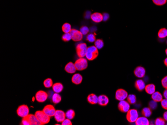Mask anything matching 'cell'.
<instances>
[{
	"label": "cell",
	"mask_w": 167,
	"mask_h": 125,
	"mask_svg": "<svg viewBox=\"0 0 167 125\" xmlns=\"http://www.w3.org/2000/svg\"><path fill=\"white\" fill-rule=\"evenodd\" d=\"M23 118L27 121L28 125H42L35 115L29 114Z\"/></svg>",
	"instance_id": "obj_6"
},
{
	"label": "cell",
	"mask_w": 167,
	"mask_h": 125,
	"mask_svg": "<svg viewBox=\"0 0 167 125\" xmlns=\"http://www.w3.org/2000/svg\"><path fill=\"white\" fill-rule=\"evenodd\" d=\"M56 109L53 105L51 104L47 105L43 108V111L47 115L50 116V117H52L54 116V115L56 112Z\"/></svg>",
	"instance_id": "obj_13"
},
{
	"label": "cell",
	"mask_w": 167,
	"mask_h": 125,
	"mask_svg": "<svg viewBox=\"0 0 167 125\" xmlns=\"http://www.w3.org/2000/svg\"><path fill=\"white\" fill-rule=\"evenodd\" d=\"M127 101L130 104H135L137 102L136 95L134 94L128 95L127 97Z\"/></svg>",
	"instance_id": "obj_30"
},
{
	"label": "cell",
	"mask_w": 167,
	"mask_h": 125,
	"mask_svg": "<svg viewBox=\"0 0 167 125\" xmlns=\"http://www.w3.org/2000/svg\"><path fill=\"white\" fill-rule=\"evenodd\" d=\"M128 96V94L127 91L123 89H119L116 92V99L119 101L125 100L126 99H127Z\"/></svg>",
	"instance_id": "obj_8"
},
{
	"label": "cell",
	"mask_w": 167,
	"mask_h": 125,
	"mask_svg": "<svg viewBox=\"0 0 167 125\" xmlns=\"http://www.w3.org/2000/svg\"><path fill=\"white\" fill-rule=\"evenodd\" d=\"M62 39L64 41H69L72 39L71 35L70 33H65L62 37Z\"/></svg>",
	"instance_id": "obj_34"
},
{
	"label": "cell",
	"mask_w": 167,
	"mask_h": 125,
	"mask_svg": "<svg viewBox=\"0 0 167 125\" xmlns=\"http://www.w3.org/2000/svg\"><path fill=\"white\" fill-rule=\"evenodd\" d=\"M155 124L156 125H166V120L162 118H157L155 121Z\"/></svg>",
	"instance_id": "obj_33"
},
{
	"label": "cell",
	"mask_w": 167,
	"mask_h": 125,
	"mask_svg": "<svg viewBox=\"0 0 167 125\" xmlns=\"http://www.w3.org/2000/svg\"><path fill=\"white\" fill-rule=\"evenodd\" d=\"M163 96L165 97V98L167 99V89H165V91H164Z\"/></svg>",
	"instance_id": "obj_44"
},
{
	"label": "cell",
	"mask_w": 167,
	"mask_h": 125,
	"mask_svg": "<svg viewBox=\"0 0 167 125\" xmlns=\"http://www.w3.org/2000/svg\"><path fill=\"white\" fill-rule=\"evenodd\" d=\"M134 75L138 78H142L145 76L146 74V70L145 68L142 66H138L135 69L134 71Z\"/></svg>",
	"instance_id": "obj_14"
},
{
	"label": "cell",
	"mask_w": 167,
	"mask_h": 125,
	"mask_svg": "<svg viewBox=\"0 0 167 125\" xmlns=\"http://www.w3.org/2000/svg\"><path fill=\"white\" fill-rule=\"evenodd\" d=\"M103 15V21H107L109 17V15L107 13H105Z\"/></svg>",
	"instance_id": "obj_42"
},
{
	"label": "cell",
	"mask_w": 167,
	"mask_h": 125,
	"mask_svg": "<svg viewBox=\"0 0 167 125\" xmlns=\"http://www.w3.org/2000/svg\"><path fill=\"white\" fill-rule=\"evenodd\" d=\"M35 115L42 125H45L50 122V116L47 115L43 111H37L35 112Z\"/></svg>",
	"instance_id": "obj_3"
},
{
	"label": "cell",
	"mask_w": 167,
	"mask_h": 125,
	"mask_svg": "<svg viewBox=\"0 0 167 125\" xmlns=\"http://www.w3.org/2000/svg\"><path fill=\"white\" fill-rule=\"evenodd\" d=\"M66 118L69 119H73L75 117V112L72 109H69L66 112Z\"/></svg>",
	"instance_id": "obj_29"
},
{
	"label": "cell",
	"mask_w": 167,
	"mask_h": 125,
	"mask_svg": "<svg viewBox=\"0 0 167 125\" xmlns=\"http://www.w3.org/2000/svg\"><path fill=\"white\" fill-rule=\"evenodd\" d=\"M87 45L85 43H80L76 46V52L79 58L84 57L87 51Z\"/></svg>",
	"instance_id": "obj_5"
},
{
	"label": "cell",
	"mask_w": 167,
	"mask_h": 125,
	"mask_svg": "<svg viewBox=\"0 0 167 125\" xmlns=\"http://www.w3.org/2000/svg\"><path fill=\"white\" fill-rule=\"evenodd\" d=\"M165 52H166V55H167V49H166Z\"/></svg>",
	"instance_id": "obj_46"
},
{
	"label": "cell",
	"mask_w": 167,
	"mask_h": 125,
	"mask_svg": "<svg viewBox=\"0 0 167 125\" xmlns=\"http://www.w3.org/2000/svg\"><path fill=\"white\" fill-rule=\"evenodd\" d=\"M43 84H44V86L47 88H51L53 85V81H52V79H51V78H47V79H45L43 82Z\"/></svg>",
	"instance_id": "obj_32"
},
{
	"label": "cell",
	"mask_w": 167,
	"mask_h": 125,
	"mask_svg": "<svg viewBox=\"0 0 167 125\" xmlns=\"http://www.w3.org/2000/svg\"><path fill=\"white\" fill-rule=\"evenodd\" d=\"M157 102L154 101V100L151 101L149 103V108H151L152 110H155L157 107Z\"/></svg>",
	"instance_id": "obj_37"
},
{
	"label": "cell",
	"mask_w": 167,
	"mask_h": 125,
	"mask_svg": "<svg viewBox=\"0 0 167 125\" xmlns=\"http://www.w3.org/2000/svg\"></svg>",
	"instance_id": "obj_47"
},
{
	"label": "cell",
	"mask_w": 167,
	"mask_h": 125,
	"mask_svg": "<svg viewBox=\"0 0 167 125\" xmlns=\"http://www.w3.org/2000/svg\"><path fill=\"white\" fill-rule=\"evenodd\" d=\"M152 1L156 5L161 6L166 4L167 0H152Z\"/></svg>",
	"instance_id": "obj_36"
},
{
	"label": "cell",
	"mask_w": 167,
	"mask_h": 125,
	"mask_svg": "<svg viewBox=\"0 0 167 125\" xmlns=\"http://www.w3.org/2000/svg\"><path fill=\"white\" fill-rule=\"evenodd\" d=\"M135 124L136 125H150V122L147 118L144 116L139 117L135 122Z\"/></svg>",
	"instance_id": "obj_20"
},
{
	"label": "cell",
	"mask_w": 167,
	"mask_h": 125,
	"mask_svg": "<svg viewBox=\"0 0 167 125\" xmlns=\"http://www.w3.org/2000/svg\"><path fill=\"white\" fill-rule=\"evenodd\" d=\"M48 97V95L47 93L42 90L38 91L35 95L36 99L39 103H43L45 102Z\"/></svg>",
	"instance_id": "obj_11"
},
{
	"label": "cell",
	"mask_w": 167,
	"mask_h": 125,
	"mask_svg": "<svg viewBox=\"0 0 167 125\" xmlns=\"http://www.w3.org/2000/svg\"><path fill=\"white\" fill-rule=\"evenodd\" d=\"M163 118L166 121H167V110L163 114Z\"/></svg>",
	"instance_id": "obj_43"
},
{
	"label": "cell",
	"mask_w": 167,
	"mask_h": 125,
	"mask_svg": "<svg viewBox=\"0 0 167 125\" xmlns=\"http://www.w3.org/2000/svg\"><path fill=\"white\" fill-rule=\"evenodd\" d=\"M87 101L92 105L98 104V97L95 94H91L87 97Z\"/></svg>",
	"instance_id": "obj_21"
},
{
	"label": "cell",
	"mask_w": 167,
	"mask_h": 125,
	"mask_svg": "<svg viewBox=\"0 0 167 125\" xmlns=\"http://www.w3.org/2000/svg\"><path fill=\"white\" fill-rule=\"evenodd\" d=\"M62 98L61 95L59 93H55L53 95L52 97V102L55 104L59 103L61 101Z\"/></svg>",
	"instance_id": "obj_25"
},
{
	"label": "cell",
	"mask_w": 167,
	"mask_h": 125,
	"mask_svg": "<svg viewBox=\"0 0 167 125\" xmlns=\"http://www.w3.org/2000/svg\"><path fill=\"white\" fill-rule=\"evenodd\" d=\"M162 85V86L165 89H167V76H166L164 77L163 79H162L161 81Z\"/></svg>",
	"instance_id": "obj_39"
},
{
	"label": "cell",
	"mask_w": 167,
	"mask_h": 125,
	"mask_svg": "<svg viewBox=\"0 0 167 125\" xmlns=\"http://www.w3.org/2000/svg\"><path fill=\"white\" fill-rule=\"evenodd\" d=\"M65 70L67 73L72 74V73H74L76 72V71L77 70V69H76V66H75V64H73L72 62H69L65 66Z\"/></svg>",
	"instance_id": "obj_17"
},
{
	"label": "cell",
	"mask_w": 167,
	"mask_h": 125,
	"mask_svg": "<svg viewBox=\"0 0 167 125\" xmlns=\"http://www.w3.org/2000/svg\"><path fill=\"white\" fill-rule=\"evenodd\" d=\"M83 81V77L79 73H75L72 78V82L76 85L80 84Z\"/></svg>",
	"instance_id": "obj_19"
},
{
	"label": "cell",
	"mask_w": 167,
	"mask_h": 125,
	"mask_svg": "<svg viewBox=\"0 0 167 125\" xmlns=\"http://www.w3.org/2000/svg\"><path fill=\"white\" fill-rule=\"evenodd\" d=\"M104 43L103 41L101 39H98L95 41V46L98 49H101L104 47Z\"/></svg>",
	"instance_id": "obj_31"
},
{
	"label": "cell",
	"mask_w": 167,
	"mask_h": 125,
	"mask_svg": "<svg viewBox=\"0 0 167 125\" xmlns=\"http://www.w3.org/2000/svg\"><path fill=\"white\" fill-rule=\"evenodd\" d=\"M164 63L165 64V65L166 66H167V57L166 58L165 60H164Z\"/></svg>",
	"instance_id": "obj_45"
},
{
	"label": "cell",
	"mask_w": 167,
	"mask_h": 125,
	"mask_svg": "<svg viewBox=\"0 0 167 125\" xmlns=\"http://www.w3.org/2000/svg\"><path fill=\"white\" fill-rule=\"evenodd\" d=\"M142 114L145 117H149L152 115V110L149 107H145L142 110Z\"/></svg>",
	"instance_id": "obj_26"
},
{
	"label": "cell",
	"mask_w": 167,
	"mask_h": 125,
	"mask_svg": "<svg viewBox=\"0 0 167 125\" xmlns=\"http://www.w3.org/2000/svg\"><path fill=\"white\" fill-rule=\"evenodd\" d=\"M98 55H99L98 49L94 45L89 46L88 47L85 56L88 60L92 61L98 57Z\"/></svg>",
	"instance_id": "obj_1"
},
{
	"label": "cell",
	"mask_w": 167,
	"mask_h": 125,
	"mask_svg": "<svg viewBox=\"0 0 167 125\" xmlns=\"http://www.w3.org/2000/svg\"><path fill=\"white\" fill-rule=\"evenodd\" d=\"M70 33L71 35L72 39L74 41H79L83 39V35L80 31L76 29H72Z\"/></svg>",
	"instance_id": "obj_9"
},
{
	"label": "cell",
	"mask_w": 167,
	"mask_h": 125,
	"mask_svg": "<svg viewBox=\"0 0 167 125\" xmlns=\"http://www.w3.org/2000/svg\"><path fill=\"white\" fill-rule=\"evenodd\" d=\"M62 125H72V123L71 120L69 119H65L62 122Z\"/></svg>",
	"instance_id": "obj_41"
},
{
	"label": "cell",
	"mask_w": 167,
	"mask_h": 125,
	"mask_svg": "<svg viewBox=\"0 0 167 125\" xmlns=\"http://www.w3.org/2000/svg\"><path fill=\"white\" fill-rule=\"evenodd\" d=\"M87 41H88L89 42H94L96 41V39L95 35L93 33H89L87 35L86 37Z\"/></svg>",
	"instance_id": "obj_35"
},
{
	"label": "cell",
	"mask_w": 167,
	"mask_h": 125,
	"mask_svg": "<svg viewBox=\"0 0 167 125\" xmlns=\"http://www.w3.org/2000/svg\"><path fill=\"white\" fill-rule=\"evenodd\" d=\"M75 66L78 71H83L87 68L88 66V62L87 59L84 57L79 58L75 61Z\"/></svg>",
	"instance_id": "obj_2"
},
{
	"label": "cell",
	"mask_w": 167,
	"mask_h": 125,
	"mask_svg": "<svg viewBox=\"0 0 167 125\" xmlns=\"http://www.w3.org/2000/svg\"><path fill=\"white\" fill-rule=\"evenodd\" d=\"M138 117V112L136 109H130L127 112L126 119L129 123H135V122L136 121Z\"/></svg>",
	"instance_id": "obj_4"
},
{
	"label": "cell",
	"mask_w": 167,
	"mask_h": 125,
	"mask_svg": "<svg viewBox=\"0 0 167 125\" xmlns=\"http://www.w3.org/2000/svg\"><path fill=\"white\" fill-rule=\"evenodd\" d=\"M17 113L18 115L22 118H25L29 114V108L26 105H22L20 106L17 110Z\"/></svg>",
	"instance_id": "obj_7"
},
{
	"label": "cell",
	"mask_w": 167,
	"mask_h": 125,
	"mask_svg": "<svg viewBox=\"0 0 167 125\" xmlns=\"http://www.w3.org/2000/svg\"><path fill=\"white\" fill-rule=\"evenodd\" d=\"M161 104L162 107L164 109L167 110V99H163L161 101Z\"/></svg>",
	"instance_id": "obj_40"
},
{
	"label": "cell",
	"mask_w": 167,
	"mask_h": 125,
	"mask_svg": "<svg viewBox=\"0 0 167 125\" xmlns=\"http://www.w3.org/2000/svg\"><path fill=\"white\" fill-rule=\"evenodd\" d=\"M135 86L139 91H142L145 88V83L142 79L137 80L135 83Z\"/></svg>",
	"instance_id": "obj_18"
},
{
	"label": "cell",
	"mask_w": 167,
	"mask_h": 125,
	"mask_svg": "<svg viewBox=\"0 0 167 125\" xmlns=\"http://www.w3.org/2000/svg\"><path fill=\"white\" fill-rule=\"evenodd\" d=\"M80 31L83 35H87L89 32V29L87 26H83L80 28Z\"/></svg>",
	"instance_id": "obj_38"
},
{
	"label": "cell",
	"mask_w": 167,
	"mask_h": 125,
	"mask_svg": "<svg viewBox=\"0 0 167 125\" xmlns=\"http://www.w3.org/2000/svg\"><path fill=\"white\" fill-rule=\"evenodd\" d=\"M54 117L56 121L58 123H62L66 118V113L62 110H56Z\"/></svg>",
	"instance_id": "obj_12"
},
{
	"label": "cell",
	"mask_w": 167,
	"mask_h": 125,
	"mask_svg": "<svg viewBox=\"0 0 167 125\" xmlns=\"http://www.w3.org/2000/svg\"><path fill=\"white\" fill-rule=\"evenodd\" d=\"M118 109L122 113H127L130 109V104L127 101H120L118 105Z\"/></svg>",
	"instance_id": "obj_10"
},
{
	"label": "cell",
	"mask_w": 167,
	"mask_h": 125,
	"mask_svg": "<svg viewBox=\"0 0 167 125\" xmlns=\"http://www.w3.org/2000/svg\"><path fill=\"white\" fill-rule=\"evenodd\" d=\"M145 90L148 94H153L156 91V86L154 84H149L146 85Z\"/></svg>",
	"instance_id": "obj_24"
},
{
	"label": "cell",
	"mask_w": 167,
	"mask_h": 125,
	"mask_svg": "<svg viewBox=\"0 0 167 125\" xmlns=\"http://www.w3.org/2000/svg\"><path fill=\"white\" fill-rule=\"evenodd\" d=\"M152 99L156 102H161L162 100L163 99V97L161 93L158 91H155L152 94L151 96Z\"/></svg>",
	"instance_id": "obj_22"
},
{
	"label": "cell",
	"mask_w": 167,
	"mask_h": 125,
	"mask_svg": "<svg viewBox=\"0 0 167 125\" xmlns=\"http://www.w3.org/2000/svg\"><path fill=\"white\" fill-rule=\"evenodd\" d=\"M62 31L64 33H69L72 30L71 25L69 23H65L62 25Z\"/></svg>",
	"instance_id": "obj_28"
},
{
	"label": "cell",
	"mask_w": 167,
	"mask_h": 125,
	"mask_svg": "<svg viewBox=\"0 0 167 125\" xmlns=\"http://www.w3.org/2000/svg\"><path fill=\"white\" fill-rule=\"evenodd\" d=\"M90 17L93 21L96 23H99L103 21V15L100 13H93L91 15Z\"/></svg>",
	"instance_id": "obj_16"
},
{
	"label": "cell",
	"mask_w": 167,
	"mask_h": 125,
	"mask_svg": "<svg viewBox=\"0 0 167 125\" xmlns=\"http://www.w3.org/2000/svg\"><path fill=\"white\" fill-rule=\"evenodd\" d=\"M109 102V99L105 95H101L98 97V104L101 106H106Z\"/></svg>",
	"instance_id": "obj_15"
},
{
	"label": "cell",
	"mask_w": 167,
	"mask_h": 125,
	"mask_svg": "<svg viewBox=\"0 0 167 125\" xmlns=\"http://www.w3.org/2000/svg\"><path fill=\"white\" fill-rule=\"evenodd\" d=\"M52 89L54 92L60 93L63 90V85L59 82L55 83L52 86Z\"/></svg>",
	"instance_id": "obj_23"
},
{
	"label": "cell",
	"mask_w": 167,
	"mask_h": 125,
	"mask_svg": "<svg viewBox=\"0 0 167 125\" xmlns=\"http://www.w3.org/2000/svg\"><path fill=\"white\" fill-rule=\"evenodd\" d=\"M158 35L160 39L166 38L167 37V29L166 28L160 29L158 33Z\"/></svg>",
	"instance_id": "obj_27"
}]
</instances>
